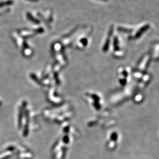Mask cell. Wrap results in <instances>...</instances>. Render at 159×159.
Here are the masks:
<instances>
[{"label": "cell", "instance_id": "6da1fadb", "mask_svg": "<svg viewBox=\"0 0 159 159\" xmlns=\"http://www.w3.org/2000/svg\"><path fill=\"white\" fill-rule=\"evenodd\" d=\"M27 18H28V19H29L30 21L32 22L33 23H34L35 24H39V23H40V21H39L38 20H37V19L35 18L31 15V14L27 13Z\"/></svg>", "mask_w": 159, "mask_h": 159}, {"label": "cell", "instance_id": "7a4b0ae2", "mask_svg": "<svg viewBox=\"0 0 159 159\" xmlns=\"http://www.w3.org/2000/svg\"><path fill=\"white\" fill-rule=\"evenodd\" d=\"M36 32L38 33H43L44 32V30L43 28H39V29L37 30Z\"/></svg>", "mask_w": 159, "mask_h": 159}, {"label": "cell", "instance_id": "3957f363", "mask_svg": "<svg viewBox=\"0 0 159 159\" xmlns=\"http://www.w3.org/2000/svg\"><path fill=\"white\" fill-rule=\"evenodd\" d=\"M27 1H31L32 2H37L39 1V0H27Z\"/></svg>", "mask_w": 159, "mask_h": 159}, {"label": "cell", "instance_id": "277c9868", "mask_svg": "<svg viewBox=\"0 0 159 159\" xmlns=\"http://www.w3.org/2000/svg\"><path fill=\"white\" fill-rule=\"evenodd\" d=\"M103 1H106V0H103Z\"/></svg>", "mask_w": 159, "mask_h": 159}]
</instances>
